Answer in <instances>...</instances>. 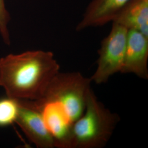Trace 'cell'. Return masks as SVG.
Returning a JSON list of instances; mask_svg holds the SVG:
<instances>
[{
	"label": "cell",
	"mask_w": 148,
	"mask_h": 148,
	"mask_svg": "<svg viewBox=\"0 0 148 148\" xmlns=\"http://www.w3.org/2000/svg\"><path fill=\"white\" fill-rule=\"evenodd\" d=\"M148 37L142 32L128 30L127 42L121 72L132 73L148 79Z\"/></svg>",
	"instance_id": "7"
},
{
	"label": "cell",
	"mask_w": 148,
	"mask_h": 148,
	"mask_svg": "<svg viewBox=\"0 0 148 148\" xmlns=\"http://www.w3.org/2000/svg\"><path fill=\"white\" fill-rule=\"evenodd\" d=\"M91 80L79 72L56 74L40 101H53L62 106L74 123L85 111Z\"/></svg>",
	"instance_id": "3"
},
{
	"label": "cell",
	"mask_w": 148,
	"mask_h": 148,
	"mask_svg": "<svg viewBox=\"0 0 148 148\" xmlns=\"http://www.w3.org/2000/svg\"><path fill=\"white\" fill-rule=\"evenodd\" d=\"M19 101L20 106L16 123L27 138L37 148H55L53 137L45 124L40 111L32 101Z\"/></svg>",
	"instance_id": "6"
},
{
	"label": "cell",
	"mask_w": 148,
	"mask_h": 148,
	"mask_svg": "<svg viewBox=\"0 0 148 148\" xmlns=\"http://www.w3.org/2000/svg\"><path fill=\"white\" fill-rule=\"evenodd\" d=\"M112 22L148 37V0H130Z\"/></svg>",
	"instance_id": "9"
},
{
	"label": "cell",
	"mask_w": 148,
	"mask_h": 148,
	"mask_svg": "<svg viewBox=\"0 0 148 148\" xmlns=\"http://www.w3.org/2000/svg\"><path fill=\"white\" fill-rule=\"evenodd\" d=\"M130 1L92 0L76 27V30L81 32L89 27H101L112 22L119 11Z\"/></svg>",
	"instance_id": "8"
},
{
	"label": "cell",
	"mask_w": 148,
	"mask_h": 148,
	"mask_svg": "<svg viewBox=\"0 0 148 148\" xmlns=\"http://www.w3.org/2000/svg\"><path fill=\"white\" fill-rule=\"evenodd\" d=\"M60 66L51 52L30 51L0 58V86L19 100L42 98Z\"/></svg>",
	"instance_id": "1"
},
{
	"label": "cell",
	"mask_w": 148,
	"mask_h": 148,
	"mask_svg": "<svg viewBox=\"0 0 148 148\" xmlns=\"http://www.w3.org/2000/svg\"><path fill=\"white\" fill-rule=\"evenodd\" d=\"M19 106L17 99L7 95L0 97V127H8L16 122Z\"/></svg>",
	"instance_id": "10"
},
{
	"label": "cell",
	"mask_w": 148,
	"mask_h": 148,
	"mask_svg": "<svg viewBox=\"0 0 148 148\" xmlns=\"http://www.w3.org/2000/svg\"><path fill=\"white\" fill-rule=\"evenodd\" d=\"M32 101L41 112L45 124L53 137L55 148H74L73 122L63 108L53 101Z\"/></svg>",
	"instance_id": "5"
},
{
	"label": "cell",
	"mask_w": 148,
	"mask_h": 148,
	"mask_svg": "<svg viewBox=\"0 0 148 148\" xmlns=\"http://www.w3.org/2000/svg\"><path fill=\"white\" fill-rule=\"evenodd\" d=\"M11 19L10 13L5 7V0H0V34L5 44L10 45V35L8 24Z\"/></svg>",
	"instance_id": "11"
},
{
	"label": "cell",
	"mask_w": 148,
	"mask_h": 148,
	"mask_svg": "<svg viewBox=\"0 0 148 148\" xmlns=\"http://www.w3.org/2000/svg\"><path fill=\"white\" fill-rule=\"evenodd\" d=\"M112 23L110 33L101 42L97 67L90 79L98 85L106 83L111 76L120 73L123 63L128 30Z\"/></svg>",
	"instance_id": "4"
},
{
	"label": "cell",
	"mask_w": 148,
	"mask_h": 148,
	"mask_svg": "<svg viewBox=\"0 0 148 148\" xmlns=\"http://www.w3.org/2000/svg\"><path fill=\"white\" fill-rule=\"evenodd\" d=\"M119 116L112 112L98 101L90 89L82 115L73 126L74 148H101L111 138Z\"/></svg>",
	"instance_id": "2"
}]
</instances>
